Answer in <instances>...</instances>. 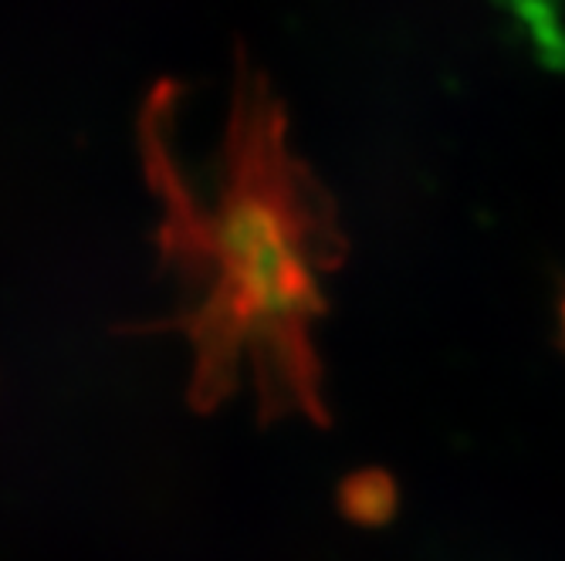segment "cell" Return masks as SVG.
<instances>
[{"label": "cell", "mask_w": 565, "mask_h": 561, "mask_svg": "<svg viewBox=\"0 0 565 561\" xmlns=\"http://www.w3.org/2000/svg\"><path fill=\"white\" fill-rule=\"evenodd\" d=\"M231 176L214 217L177 207L167 227L200 291L177 322L196 352L190 399L196 410H214L250 369L268 417H322L319 366L308 345V322L319 312L316 224L271 152L241 160Z\"/></svg>", "instance_id": "6da1fadb"}]
</instances>
